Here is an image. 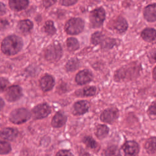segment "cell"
Here are the masks:
<instances>
[{"label": "cell", "mask_w": 156, "mask_h": 156, "mask_svg": "<svg viewBox=\"0 0 156 156\" xmlns=\"http://www.w3.org/2000/svg\"><path fill=\"white\" fill-rule=\"evenodd\" d=\"M140 66L136 63H130L118 69L114 76L116 82H125L136 78L140 72Z\"/></svg>", "instance_id": "cell-1"}, {"label": "cell", "mask_w": 156, "mask_h": 156, "mask_svg": "<svg viewBox=\"0 0 156 156\" xmlns=\"http://www.w3.org/2000/svg\"><path fill=\"white\" fill-rule=\"evenodd\" d=\"M23 46L22 39L15 35L5 37L1 43V50L7 55H12L19 52Z\"/></svg>", "instance_id": "cell-2"}, {"label": "cell", "mask_w": 156, "mask_h": 156, "mask_svg": "<svg viewBox=\"0 0 156 156\" xmlns=\"http://www.w3.org/2000/svg\"><path fill=\"white\" fill-rule=\"evenodd\" d=\"M62 48L58 42H54L49 45L46 48L44 53L45 59L49 62H57L62 57Z\"/></svg>", "instance_id": "cell-3"}, {"label": "cell", "mask_w": 156, "mask_h": 156, "mask_svg": "<svg viewBox=\"0 0 156 156\" xmlns=\"http://www.w3.org/2000/svg\"><path fill=\"white\" fill-rule=\"evenodd\" d=\"M84 26L85 22L82 18H73L66 23L65 30L68 34L77 35L83 31Z\"/></svg>", "instance_id": "cell-4"}, {"label": "cell", "mask_w": 156, "mask_h": 156, "mask_svg": "<svg viewBox=\"0 0 156 156\" xmlns=\"http://www.w3.org/2000/svg\"><path fill=\"white\" fill-rule=\"evenodd\" d=\"M31 117L30 112L26 108H19L13 110L9 115L10 121L16 124H20L28 121Z\"/></svg>", "instance_id": "cell-5"}, {"label": "cell", "mask_w": 156, "mask_h": 156, "mask_svg": "<svg viewBox=\"0 0 156 156\" xmlns=\"http://www.w3.org/2000/svg\"><path fill=\"white\" fill-rule=\"evenodd\" d=\"M105 18V12L102 7H98L91 12L90 15V25L93 28L102 26Z\"/></svg>", "instance_id": "cell-6"}, {"label": "cell", "mask_w": 156, "mask_h": 156, "mask_svg": "<svg viewBox=\"0 0 156 156\" xmlns=\"http://www.w3.org/2000/svg\"><path fill=\"white\" fill-rule=\"evenodd\" d=\"M51 112V108L46 103L40 104L36 105L31 112V115L35 119H40L47 117Z\"/></svg>", "instance_id": "cell-7"}, {"label": "cell", "mask_w": 156, "mask_h": 156, "mask_svg": "<svg viewBox=\"0 0 156 156\" xmlns=\"http://www.w3.org/2000/svg\"><path fill=\"white\" fill-rule=\"evenodd\" d=\"M119 112L118 109L114 107H111L105 109L101 114V120L105 123L112 124L118 118Z\"/></svg>", "instance_id": "cell-8"}, {"label": "cell", "mask_w": 156, "mask_h": 156, "mask_svg": "<svg viewBox=\"0 0 156 156\" xmlns=\"http://www.w3.org/2000/svg\"><path fill=\"white\" fill-rule=\"evenodd\" d=\"M125 156H136L140 151L138 144L135 141H127L121 147Z\"/></svg>", "instance_id": "cell-9"}, {"label": "cell", "mask_w": 156, "mask_h": 156, "mask_svg": "<svg viewBox=\"0 0 156 156\" xmlns=\"http://www.w3.org/2000/svg\"><path fill=\"white\" fill-rule=\"evenodd\" d=\"M22 96V89L18 85H12L9 87L5 93V99L10 101L13 102L19 99Z\"/></svg>", "instance_id": "cell-10"}, {"label": "cell", "mask_w": 156, "mask_h": 156, "mask_svg": "<svg viewBox=\"0 0 156 156\" xmlns=\"http://www.w3.org/2000/svg\"><path fill=\"white\" fill-rule=\"evenodd\" d=\"M90 108V103L85 100L76 102L73 106V113L76 115H81L86 113Z\"/></svg>", "instance_id": "cell-11"}, {"label": "cell", "mask_w": 156, "mask_h": 156, "mask_svg": "<svg viewBox=\"0 0 156 156\" xmlns=\"http://www.w3.org/2000/svg\"><path fill=\"white\" fill-rule=\"evenodd\" d=\"M112 29L118 34L125 32L128 27L127 21L122 16H118L112 23Z\"/></svg>", "instance_id": "cell-12"}, {"label": "cell", "mask_w": 156, "mask_h": 156, "mask_svg": "<svg viewBox=\"0 0 156 156\" xmlns=\"http://www.w3.org/2000/svg\"><path fill=\"white\" fill-rule=\"evenodd\" d=\"M93 75L88 69L80 71L76 76V82L77 84L82 85L89 83L92 80Z\"/></svg>", "instance_id": "cell-13"}, {"label": "cell", "mask_w": 156, "mask_h": 156, "mask_svg": "<svg viewBox=\"0 0 156 156\" xmlns=\"http://www.w3.org/2000/svg\"><path fill=\"white\" fill-rule=\"evenodd\" d=\"M54 79L51 75L46 74L40 80V86L43 91H48L52 89L54 85Z\"/></svg>", "instance_id": "cell-14"}, {"label": "cell", "mask_w": 156, "mask_h": 156, "mask_svg": "<svg viewBox=\"0 0 156 156\" xmlns=\"http://www.w3.org/2000/svg\"><path fill=\"white\" fill-rule=\"evenodd\" d=\"M18 132L16 129L6 127L0 131V136L5 141H13L18 136Z\"/></svg>", "instance_id": "cell-15"}, {"label": "cell", "mask_w": 156, "mask_h": 156, "mask_svg": "<svg viewBox=\"0 0 156 156\" xmlns=\"http://www.w3.org/2000/svg\"><path fill=\"white\" fill-rule=\"evenodd\" d=\"M67 117L64 112H57L53 116L51 121V125L53 127L59 128L62 127L66 122Z\"/></svg>", "instance_id": "cell-16"}, {"label": "cell", "mask_w": 156, "mask_h": 156, "mask_svg": "<svg viewBox=\"0 0 156 156\" xmlns=\"http://www.w3.org/2000/svg\"><path fill=\"white\" fill-rule=\"evenodd\" d=\"M144 17L149 22H154L156 20V5L149 4L146 6L143 12Z\"/></svg>", "instance_id": "cell-17"}, {"label": "cell", "mask_w": 156, "mask_h": 156, "mask_svg": "<svg viewBox=\"0 0 156 156\" xmlns=\"http://www.w3.org/2000/svg\"><path fill=\"white\" fill-rule=\"evenodd\" d=\"M9 4L11 9L15 11H20L27 7L29 1L26 0H11Z\"/></svg>", "instance_id": "cell-18"}, {"label": "cell", "mask_w": 156, "mask_h": 156, "mask_svg": "<svg viewBox=\"0 0 156 156\" xmlns=\"http://www.w3.org/2000/svg\"><path fill=\"white\" fill-rule=\"evenodd\" d=\"M141 37L147 42H152L155 40V30L154 28H146L141 32Z\"/></svg>", "instance_id": "cell-19"}, {"label": "cell", "mask_w": 156, "mask_h": 156, "mask_svg": "<svg viewBox=\"0 0 156 156\" xmlns=\"http://www.w3.org/2000/svg\"><path fill=\"white\" fill-rule=\"evenodd\" d=\"M33 28V23L29 20H23L18 23V30L23 34L29 33Z\"/></svg>", "instance_id": "cell-20"}, {"label": "cell", "mask_w": 156, "mask_h": 156, "mask_svg": "<svg viewBox=\"0 0 156 156\" xmlns=\"http://www.w3.org/2000/svg\"><path fill=\"white\" fill-rule=\"evenodd\" d=\"M109 132L108 127L104 124H99L95 129V135L96 137L99 140L105 138Z\"/></svg>", "instance_id": "cell-21"}, {"label": "cell", "mask_w": 156, "mask_h": 156, "mask_svg": "<svg viewBox=\"0 0 156 156\" xmlns=\"http://www.w3.org/2000/svg\"><path fill=\"white\" fill-rule=\"evenodd\" d=\"M144 147L147 153L154 154L155 152V137L153 136L147 139L145 143Z\"/></svg>", "instance_id": "cell-22"}, {"label": "cell", "mask_w": 156, "mask_h": 156, "mask_svg": "<svg viewBox=\"0 0 156 156\" xmlns=\"http://www.w3.org/2000/svg\"><path fill=\"white\" fill-rule=\"evenodd\" d=\"M79 61L76 58H72L66 63L65 69L68 72H73L79 68Z\"/></svg>", "instance_id": "cell-23"}, {"label": "cell", "mask_w": 156, "mask_h": 156, "mask_svg": "<svg viewBox=\"0 0 156 156\" xmlns=\"http://www.w3.org/2000/svg\"><path fill=\"white\" fill-rule=\"evenodd\" d=\"M66 47L69 51L74 52L79 48V43L77 40L73 37L68 38L66 40Z\"/></svg>", "instance_id": "cell-24"}, {"label": "cell", "mask_w": 156, "mask_h": 156, "mask_svg": "<svg viewBox=\"0 0 156 156\" xmlns=\"http://www.w3.org/2000/svg\"><path fill=\"white\" fill-rule=\"evenodd\" d=\"M105 35L101 32H96L93 33L91 37V42L94 45L101 44L104 39L105 38Z\"/></svg>", "instance_id": "cell-25"}, {"label": "cell", "mask_w": 156, "mask_h": 156, "mask_svg": "<svg viewBox=\"0 0 156 156\" xmlns=\"http://www.w3.org/2000/svg\"><path fill=\"white\" fill-rule=\"evenodd\" d=\"M82 141L88 148L91 149H95L98 146V144L97 143V142L90 136H86L83 137L82 139Z\"/></svg>", "instance_id": "cell-26"}, {"label": "cell", "mask_w": 156, "mask_h": 156, "mask_svg": "<svg viewBox=\"0 0 156 156\" xmlns=\"http://www.w3.org/2000/svg\"><path fill=\"white\" fill-rule=\"evenodd\" d=\"M104 156H121L118 147L115 145L108 147L105 151Z\"/></svg>", "instance_id": "cell-27"}, {"label": "cell", "mask_w": 156, "mask_h": 156, "mask_svg": "<svg viewBox=\"0 0 156 156\" xmlns=\"http://www.w3.org/2000/svg\"><path fill=\"white\" fill-rule=\"evenodd\" d=\"M44 32L49 35H53L56 32V29L54 26V24L52 21H47L44 26Z\"/></svg>", "instance_id": "cell-28"}, {"label": "cell", "mask_w": 156, "mask_h": 156, "mask_svg": "<svg viewBox=\"0 0 156 156\" xmlns=\"http://www.w3.org/2000/svg\"><path fill=\"white\" fill-rule=\"evenodd\" d=\"M12 150L10 144L2 140H0V154H7Z\"/></svg>", "instance_id": "cell-29"}, {"label": "cell", "mask_w": 156, "mask_h": 156, "mask_svg": "<svg viewBox=\"0 0 156 156\" xmlns=\"http://www.w3.org/2000/svg\"><path fill=\"white\" fill-rule=\"evenodd\" d=\"M116 41L114 38L105 37L101 44L104 49H111L116 44Z\"/></svg>", "instance_id": "cell-30"}, {"label": "cell", "mask_w": 156, "mask_h": 156, "mask_svg": "<svg viewBox=\"0 0 156 156\" xmlns=\"http://www.w3.org/2000/svg\"><path fill=\"white\" fill-rule=\"evenodd\" d=\"M96 93V88L94 86H88L85 87L82 90V95L83 96H93Z\"/></svg>", "instance_id": "cell-31"}, {"label": "cell", "mask_w": 156, "mask_h": 156, "mask_svg": "<svg viewBox=\"0 0 156 156\" xmlns=\"http://www.w3.org/2000/svg\"><path fill=\"white\" fill-rule=\"evenodd\" d=\"M155 102L154 101L152 104L149 106V108L148 109V113L151 117V119H154L155 118L156 116V109H155Z\"/></svg>", "instance_id": "cell-32"}, {"label": "cell", "mask_w": 156, "mask_h": 156, "mask_svg": "<svg viewBox=\"0 0 156 156\" xmlns=\"http://www.w3.org/2000/svg\"><path fill=\"white\" fill-rule=\"evenodd\" d=\"M9 82L7 79L4 77H0V93L4 91L8 87Z\"/></svg>", "instance_id": "cell-33"}, {"label": "cell", "mask_w": 156, "mask_h": 156, "mask_svg": "<svg viewBox=\"0 0 156 156\" xmlns=\"http://www.w3.org/2000/svg\"><path fill=\"white\" fill-rule=\"evenodd\" d=\"M55 156H74V155L69 150L62 149L58 151Z\"/></svg>", "instance_id": "cell-34"}, {"label": "cell", "mask_w": 156, "mask_h": 156, "mask_svg": "<svg viewBox=\"0 0 156 156\" xmlns=\"http://www.w3.org/2000/svg\"><path fill=\"white\" fill-rule=\"evenodd\" d=\"M59 2L62 5L69 6L77 3V0H62V1H60Z\"/></svg>", "instance_id": "cell-35"}, {"label": "cell", "mask_w": 156, "mask_h": 156, "mask_svg": "<svg viewBox=\"0 0 156 156\" xmlns=\"http://www.w3.org/2000/svg\"><path fill=\"white\" fill-rule=\"evenodd\" d=\"M56 2V1H51V0H47V1H43V5L46 8H48L52 5L54 4Z\"/></svg>", "instance_id": "cell-36"}, {"label": "cell", "mask_w": 156, "mask_h": 156, "mask_svg": "<svg viewBox=\"0 0 156 156\" xmlns=\"http://www.w3.org/2000/svg\"><path fill=\"white\" fill-rule=\"evenodd\" d=\"M9 24V23L7 20L4 19H0V30L5 29Z\"/></svg>", "instance_id": "cell-37"}, {"label": "cell", "mask_w": 156, "mask_h": 156, "mask_svg": "<svg viewBox=\"0 0 156 156\" xmlns=\"http://www.w3.org/2000/svg\"><path fill=\"white\" fill-rule=\"evenodd\" d=\"M5 12H6V8L5 5L3 3L0 2V16L3 15L5 13Z\"/></svg>", "instance_id": "cell-38"}, {"label": "cell", "mask_w": 156, "mask_h": 156, "mask_svg": "<svg viewBox=\"0 0 156 156\" xmlns=\"http://www.w3.org/2000/svg\"><path fill=\"white\" fill-rule=\"evenodd\" d=\"M79 156H91V155L88 152L84 150H82L79 151Z\"/></svg>", "instance_id": "cell-39"}, {"label": "cell", "mask_w": 156, "mask_h": 156, "mask_svg": "<svg viewBox=\"0 0 156 156\" xmlns=\"http://www.w3.org/2000/svg\"><path fill=\"white\" fill-rule=\"evenodd\" d=\"M4 105V102L2 98H0V112L2 110Z\"/></svg>", "instance_id": "cell-40"}, {"label": "cell", "mask_w": 156, "mask_h": 156, "mask_svg": "<svg viewBox=\"0 0 156 156\" xmlns=\"http://www.w3.org/2000/svg\"><path fill=\"white\" fill-rule=\"evenodd\" d=\"M155 70H156V68L154 67V69H153V79L155 80Z\"/></svg>", "instance_id": "cell-41"}]
</instances>
